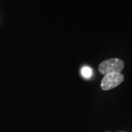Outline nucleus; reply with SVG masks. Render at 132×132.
Here are the masks:
<instances>
[{"instance_id": "4", "label": "nucleus", "mask_w": 132, "mask_h": 132, "mask_svg": "<svg viewBox=\"0 0 132 132\" xmlns=\"http://www.w3.org/2000/svg\"><path fill=\"white\" fill-rule=\"evenodd\" d=\"M120 132H124V131H120Z\"/></svg>"}, {"instance_id": "1", "label": "nucleus", "mask_w": 132, "mask_h": 132, "mask_svg": "<svg viewBox=\"0 0 132 132\" xmlns=\"http://www.w3.org/2000/svg\"><path fill=\"white\" fill-rule=\"evenodd\" d=\"M124 68V62L119 58L107 59L100 64L98 70L100 73L105 75L111 73H120Z\"/></svg>"}, {"instance_id": "3", "label": "nucleus", "mask_w": 132, "mask_h": 132, "mask_svg": "<svg viewBox=\"0 0 132 132\" xmlns=\"http://www.w3.org/2000/svg\"><path fill=\"white\" fill-rule=\"evenodd\" d=\"M81 73L82 77L85 78H89L92 75V70L89 67H83L81 70Z\"/></svg>"}, {"instance_id": "2", "label": "nucleus", "mask_w": 132, "mask_h": 132, "mask_svg": "<svg viewBox=\"0 0 132 132\" xmlns=\"http://www.w3.org/2000/svg\"><path fill=\"white\" fill-rule=\"evenodd\" d=\"M124 80L121 73H111L104 76L101 82V87L104 90H111L120 85Z\"/></svg>"}]
</instances>
